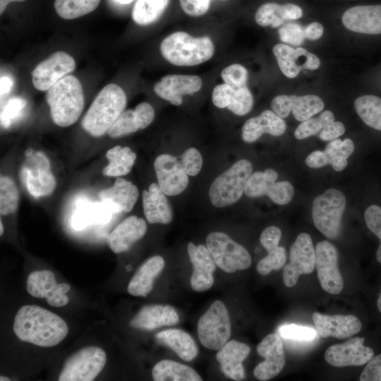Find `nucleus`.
<instances>
[{
	"label": "nucleus",
	"mask_w": 381,
	"mask_h": 381,
	"mask_svg": "<svg viewBox=\"0 0 381 381\" xmlns=\"http://www.w3.org/2000/svg\"><path fill=\"white\" fill-rule=\"evenodd\" d=\"M13 329L20 340L43 347L57 345L68 332L60 316L36 305H25L18 310Z\"/></svg>",
	"instance_id": "1"
},
{
	"label": "nucleus",
	"mask_w": 381,
	"mask_h": 381,
	"mask_svg": "<svg viewBox=\"0 0 381 381\" xmlns=\"http://www.w3.org/2000/svg\"><path fill=\"white\" fill-rule=\"evenodd\" d=\"M19 193L13 180L7 176H1L0 179V213L8 215L14 213L18 209Z\"/></svg>",
	"instance_id": "41"
},
{
	"label": "nucleus",
	"mask_w": 381,
	"mask_h": 381,
	"mask_svg": "<svg viewBox=\"0 0 381 381\" xmlns=\"http://www.w3.org/2000/svg\"><path fill=\"white\" fill-rule=\"evenodd\" d=\"M178 158L182 168L188 175L196 176L200 171L202 158L197 149L190 147Z\"/></svg>",
	"instance_id": "49"
},
{
	"label": "nucleus",
	"mask_w": 381,
	"mask_h": 381,
	"mask_svg": "<svg viewBox=\"0 0 381 381\" xmlns=\"http://www.w3.org/2000/svg\"><path fill=\"white\" fill-rule=\"evenodd\" d=\"M108 164L103 169L106 176L118 177L128 174L136 159V154L127 146H114L109 149L105 155Z\"/></svg>",
	"instance_id": "36"
},
{
	"label": "nucleus",
	"mask_w": 381,
	"mask_h": 381,
	"mask_svg": "<svg viewBox=\"0 0 381 381\" xmlns=\"http://www.w3.org/2000/svg\"><path fill=\"white\" fill-rule=\"evenodd\" d=\"M278 332L281 337L296 341H310L315 339L318 334L313 328L294 324L283 325Z\"/></svg>",
	"instance_id": "46"
},
{
	"label": "nucleus",
	"mask_w": 381,
	"mask_h": 381,
	"mask_svg": "<svg viewBox=\"0 0 381 381\" xmlns=\"http://www.w3.org/2000/svg\"><path fill=\"white\" fill-rule=\"evenodd\" d=\"M282 42L299 46L303 44L306 37L304 28L296 23H289L282 25L278 31Z\"/></svg>",
	"instance_id": "50"
},
{
	"label": "nucleus",
	"mask_w": 381,
	"mask_h": 381,
	"mask_svg": "<svg viewBox=\"0 0 381 381\" xmlns=\"http://www.w3.org/2000/svg\"><path fill=\"white\" fill-rule=\"evenodd\" d=\"M324 107L325 103L322 98L315 95H280L274 97L271 102V108L278 116L286 118L292 111L294 118L299 121L311 118Z\"/></svg>",
	"instance_id": "16"
},
{
	"label": "nucleus",
	"mask_w": 381,
	"mask_h": 381,
	"mask_svg": "<svg viewBox=\"0 0 381 381\" xmlns=\"http://www.w3.org/2000/svg\"><path fill=\"white\" fill-rule=\"evenodd\" d=\"M377 308L379 311L381 313V289H380V293L377 301Z\"/></svg>",
	"instance_id": "61"
},
{
	"label": "nucleus",
	"mask_w": 381,
	"mask_h": 381,
	"mask_svg": "<svg viewBox=\"0 0 381 381\" xmlns=\"http://www.w3.org/2000/svg\"><path fill=\"white\" fill-rule=\"evenodd\" d=\"M0 380L1 381H10L11 380L8 377H4V376H1L0 377Z\"/></svg>",
	"instance_id": "63"
},
{
	"label": "nucleus",
	"mask_w": 381,
	"mask_h": 381,
	"mask_svg": "<svg viewBox=\"0 0 381 381\" xmlns=\"http://www.w3.org/2000/svg\"><path fill=\"white\" fill-rule=\"evenodd\" d=\"M152 106L147 102L138 104L134 109L124 110L108 131L112 138L122 137L150 126L155 119Z\"/></svg>",
	"instance_id": "25"
},
{
	"label": "nucleus",
	"mask_w": 381,
	"mask_h": 381,
	"mask_svg": "<svg viewBox=\"0 0 381 381\" xmlns=\"http://www.w3.org/2000/svg\"><path fill=\"white\" fill-rule=\"evenodd\" d=\"M154 168L157 183L167 195H177L188 186V175L178 157L168 154L160 155L155 160Z\"/></svg>",
	"instance_id": "18"
},
{
	"label": "nucleus",
	"mask_w": 381,
	"mask_h": 381,
	"mask_svg": "<svg viewBox=\"0 0 381 381\" xmlns=\"http://www.w3.org/2000/svg\"><path fill=\"white\" fill-rule=\"evenodd\" d=\"M206 246L216 265L227 273L249 268L252 259L248 251L241 245L221 231L209 234L206 238Z\"/></svg>",
	"instance_id": "7"
},
{
	"label": "nucleus",
	"mask_w": 381,
	"mask_h": 381,
	"mask_svg": "<svg viewBox=\"0 0 381 381\" xmlns=\"http://www.w3.org/2000/svg\"><path fill=\"white\" fill-rule=\"evenodd\" d=\"M179 320V315L172 306L150 305L143 307L130 324L137 329L152 330L163 326L174 325Z\"/></svg>",
	"instance_id": "29"
},
{
	"label": "nucleus",
	"mask_w": 381,
	"mask_h": 381,
	"mask_svg": "<svg viewBox=\"0 0 381 381\" xmlns=\"http://www.w3.org/2000/svg\"><path fill=\"white\" fill-rule=\"evenodd\" d=\"M354 143L349 139L346 138L344 140L336 138L330 140L326 145L324 151L331 159L335 157H342L348 159L354 151Z\"/></svg>",
	"instance_id": "51"
},
{
	"label": "nucleus",
	"mask_w": 381,
	"mask_h": 381,
	"mask_svg": "<svg viewBox=\"0 0 381 381\" xmlns=\"http://www.w3.org/2000/svg\"><path fill=\"white\" fill-rule=\"evenodd\" d=\"M212 101L215 107L226 108L237 116L246 115L253 107V97L248 86L234 88L224 83L214 87Z\"/></svg>",
	"instance_id": "24"
},
{
	"label": "nucleus",
	"mask_w": 381,
	"mask_h": 381,
	"mask_svg": "<svg viewBox=\"0 0 381 381\" xmlns=\"http://www.w3.org/2000/svg\"><path fill=\"white\" fill-rule=\"evenodd\" d=\"M324 28L322 24L318 22H313L304 28L306 38L310 40H315L322 37Z\"/></svg>",
	"instance_id": "57"
},
{
	"label": "nucleus",
	"mask_w": 381,
	"mask_h": 381,
	"mask_svg": "<svg viewBox=\"0 0 381 381\" xmlns=\"http://www.w3.org/2000/svg\"><path fill=\"white\" fill-rule=\"evenodd\" d=\"M302 16V8L296 4L265 3L257 9L255 20L261 27L277 28L286 20H296Z\"/></svg>",
	"instance_id": "32"
},
{
	"label": "nucleus",
	"mask_w": 381,
	"mask_h": 381,
	"mask_svg": "<svg viewBox=\"0 0 381 381\" xmlns=\"http://www.w3.org/2000/svg\"><path fill=\"white\" fill-rule=\"evenodd\" d=\"M127 98L123 90L116 84L104 87L95 98L81 125L83 128L94 137L107 133L119 116L124 111Z\"/></svg>",
	"instance_id": "2"
},
{
	"label": "nucleus",
	"mask_w": 381,
	"mask_h": 381,
	"mask_svg": "<svg viewBox=\"0 0 381 381\" xmlns=\"http://www.w3.org/2000/svg\"><path fill=\"white\" fill-rule=\"evenodd\" d=\"M138 197L137 186L123 178H117L111 187L99 193V198L102 202L109 205L116 212H130Z\"/></svg>",
	"instance_id": "30"
},
{
	"label": "nucleus",
	"mask_w": 381,
	"mask_h": 381,
	"mask_svg": "<svg viewBox=\"0 0 381 381\" xmlns=\"http://www.w3.org/2000/svg\"><path fill=\"white\" fill-rule=\"evenodd\" d=\"M146 231L147 224L143 219L130 216L108 235L107 243L114 253H123L142 238Z\"/></svg>",
	"instance_id": "26"
},
{
	"label": "nucleus",
	"mask_w": 381,
	"mask_h": 381,
	"mask_svg": "<svg viewBox=\"0 0 381 381\" xmlns=\"http://www.w3.org/2000/svg\"><path fill=\"white\" fill-rule=\"evenodd\" d=\"M164 260L159 255L147 259L138 270L128 285V292L135 296H146L152 289L154 280L162 271Z\"/></svg>",
	"instance_id": "33"
},
{
	"label": "nucleus",
	"mask_w": 381,
	"mask_h": 381,
	"mask_svg": "<svg viewBox=\"0 0 381 381\" xmlns=\"http://www.w3.org/2000/svg\"><path fill=\"white\" fill-rule=\"evenodd\" d=\"M344 132V124L340 121H334L325 126L318 133V136L323 141H330L338 138Z\"/></svg>",
	"instance_id": "55"
},
{
	"label": "nucleus",
	"mask_w": 381,
	"mask_h": 381,
	"mask_svg": "<svg viewBox=\"0 0 381 381\" xmlns=\"http://www.w3.org/2000/svg\"><path fill=\"white\" fill-rule=\"evenodd\" d=\"M46 101L52 121L61 127L73 124L80 117L85 100L79 80L67 75L47 90Z\"/></svg>",
	"instance_id": "3"
},
{
	"label": "nucleus",
	"mask_w": 381,
	"mask_h": 381,
	"mask_svg": "<svg viewBox=\"0 0 381 381\" xmlns=\"http://www.w3.org/2000/svg\"><path fill=\"white\" fill-rule=\"evenodd\" d=\"M282 237L281 229L276 226H270L263 230L260 241L262 246L267 248L278 246Z\"/></svg>",
	"instance_id": "54"
},
{
	"label": "nucleus",
	"mask_w": 381,
	"mask_h": 381,
	"mask_svg": "<svg viewBox=\"0 0 381 381\" xmlns=\"http://www.w3.org/2000/svg\"><path fill=\"white\" fill-rule=\"evenodd\" d=\"M162 56L178 66H193L210 59L214 45L208 36L194 37L186 32L177 31L167 36L159 47Z\"/></svg>",
	"instance_id": "4"
},
{
	"label": "nucleus",
	"mask_w": 381,
	"mask_h": 381,
	"mask_svg": "<svg viewBox=\"0 0 381 381\" xmlns=\"http://www.w3.org/2000/svg\"><path fill=\"white\" fill-rule=\"evenodd\" d=\"M182 10L192 17L205 14L210 6V0H179Z\"/></svg>",
	"instance_id": "52"
},
{
	"label": "nucleus",
	"mask_w": 381,
	"mask_h": 381,
	"mask_svg": "<svg viewBox=\"0 0 381 381\" xmlns=\"http://www.w3.org/2000/svg\"><path fill=\"white\" fill-rule=\"evenodd\" d=\"M75 67L74 59L68 54L59 51L40 62L32 71L34 87L47 91L60 79L68 75Z\"/></svg>",
	"instance_id": "13"
},
{
	"label": "nucleus",
	"mask_w": 381,
	"mask_h": 381,
	"mask_svg": "<svg viewBox=\"0 0 381 381\" xmlns=\"http://www.w3.org/2000/svg\"><path fill=\"white\" fill-rule=\"evenodd\" d=\"M312 318L318 334L322 338H349L362 327L360 320L353 315H329L315 312Z\"/></svg>",
	"instance_id": "22"
},
{
	"label": "nucleus",
	"mask_w": 381,
	"mask_h": 381,
	"mask_svg": "<svg viewBox=\"0 0 381 381\" xmlns=\"http://www.w3.org/2000/svg\"><path fill=\"white\" fill-rule=\"evenodd\" d=\"M305 162L310 168L318 169L330 165V159L324 150H315L306 158Z\"/></svg>",
	"instance_id": "56"
},
{
	"label": "nucleus",
	"mask_w": 381,
	"mask_h": 381,
	"mask_svg": "<svg viewBox=\"0 0 381 381\" xmlns=\"http://www.w3.org/2000/svg\"><path fill=\"white\" fill-rule=\"evenodd\" d=\"M364 219L368 228L380 241L376 252V259L381 265V207L376 205L369 206L365 211Z\"/></svg>",
	"instance_id": "47"
},
{
	"label": "nucleus",
	"mask_w": 381,
	"mask_h": 381,
	"mask_svg": "<svg viewBox=\"0 0 381 381\" xmlns=\"http://www.w3.org/2000/svg\"><path fill=\"white\" fill-rule=\"evenodd\" d=\"M315 250V267L321 287L330 294H339L344 280L338 267L336 247L327 241H322L317 243Z\"/></svg>",
	"instance_id": "12"
},
{
	"label": "nucleus",
	"mask_w": 381,
	"mask_h": 381,
	"mask_svg": "<svg viewBox=\"0 0 381 381\" xmlns=\"http://www.w3.org/2000/svg\"><path fill=\"white\" fill-rule=\"evenodd\" d=\"M253 171V165L242 159L217 176L209 189L211 203L223 207L237 202L244 193L246 183Z\"/></svg>",
	"instance_id": "5"
},
{
	"label": "nucleus",
	"mask_w": 381,
	"mask_h": 381,
	"mask_svg": "<svg viewBox=\"0 0 381 381\" xmlns=\"http://www.w3.org/2000/svg\"><path fill=\"white\" fill-rule=\"evenodd\" d=\"M257 352L265 361L254 369V376L259 380H270L281 373L285 365V353L281 336L267 334L258 345Z\"/></svg>",
	"instance_id": "17"
},
{
	"label": "nucleus",
	"mask_w": 381,
	"mask_h": 381,
	"mask_svg": "<svg viewBox=\"0 0 381 381\" xmlns=\"http://www.w3.org/2000/svg\"><path fill=\"white\" fill-rule=\"evenodd\" d=\"M277 178V172L272 169L255 171L248 178L244 193L249 198H258L267 195L270 188Z\"/></svg>",
	"instance_id": "40"
},
{
	"label": "nucleus",
	"mask_w": 381,
	"mask_h": 381,
	"mask_svg": "<svg viewBox=\"0 0 381 381\" xmlns=\"http://www.w3.org/2000/svg\"><path fill=\"white\" fill-rule=\"evenodd\" d=\"M25 1V0H0V14L1 15L4 12L7 6L11 2H14V1L22 2Z\"/></svg>",
	"instance_id": "59"
},
{
	"label": "nucleus",
	"mask_w": 381,
	"mask_h": 381,
	"mask_svg": "<svg viewBox=\"0 0 381 381\" xmlns=\"http://www.w3.org/2000/svg\"><path fill=\"white\" fill-rule=\"evenodd\" d=\"M188 254L193 267L190 277L192 289L198 292L210 289L214 284L213 273L217 265L207 246L188 243Z\"/></svg>",
	"instance_id": "21"
},
{
	"label": "nucleus",
	"mask_w": 381,
	"mask_h": 381,
	"mask_svg": "<svg viewBox=\"0 0 381 381\" xmlns=\"http://www.w3.org/2000/svg\"><path fill=\"white\" fill-rule=\"evenodd\" d=\"M273 53L283 74L289 78L296 77L301 71L316 70L320 66V59L303 47L294 49L285 44H277Z\"/></svg>",
	"instance_id": "19"
},
{
	"label": "nucleus",
	"mask_w": 381,
	"mask_h": 381,
	"mask_svg": "<svg viewBox=\"0 0 381 381\" xmlns=\"http://www.w3.org/2000/svg\"><path fill=\"white\" fill-rule=\"evenodd\" d=\"M346 203L344 193L335 188H329L315 198L313 221L316 229L325 237L335 239L340 235Z\"/></svg>",
	"instance_id": "6"
},
{
	"label": "nucleus",
	"mask_w": 381,
	"mask_h": 381,
	"mask_svg": "<svg viewBox=\"0 0 381 381\" xmlns=\"http://www.w3.org/2000/svg\"><path fill=\"white\" fill-rule=\"evenodd\" d=\"M250 347L236 340L228 341L216 356L222 373L229 378L241 380L245 377L243 361L248 356Z\"/></svg>",
	"instance_id": "28"
},
{
	"label": "nucleus",
	"mask_w": 381,
	"mask_h": 381,
	"mask_svg": "<svg viewBox=\"0 0 381 381\" xmlns=\"http://www.w3.org/2000/svg\"><path fill=\"white\" fill-rule=\"evenodd\" d=\"M13 85V79L8 75H2L0 78L1 97L7 95Z\"/></svg>",
	"instance_id": "58"
},
{
	"label": "nucleus",
	"mask_w": 381,
	"mask_h": 381,
	"mask_svg": "<svg viewBox=\"0 0 381 381\" xmlns=\"http://www.w3.org/2000/svg\"><path fill=\"white\" fill-rule=\"evenodd\" d=\"M101 0H55L57 14L66 20H73L95 11Z\"/></svg>",
	"instance_id": "39"
},
{
	"label": "nucleus",
	"mask_w": 381,
	"mask_h": 381,
	"mask_svg": "<svg viewBox=\"0 0 381 381\" xmlns=\"http://www.w3.org/2000/svg\"><path fill=\"white\" fill-rule=\"evenodd\" d=\"M348 30L363 34H381V4L356 6L347 9L341 16Z\"/></svg>",
	"instance_id": "23"
},
{
	"label": "nucleus",
	"mask_w": 381,
	"mask_h": 381,
	"mask_svg": "<svg viewBox=\"0 0 381 381\" xmlns=\"http://www.w3.org/2000/svg\"><path fill=\"white\" fill-rule=\"evenodd\" d=\"M286 129V124L283 119L272 110H265L260 115L250 118L244 123L241 137L246 143H253L264 133L280 136Z\"/></svg>",
	"instance_id": "27"
},
{
	"label": "nucleus",
	"mask_w": 381,
	"mask_h": 381,
	"mask_svg": "<svg viewBox=\"0 0 381 381\" xmlns=\"http://www.w3.org/2000/svg\"><path fill=\"white\" fill-rule=\"evenodd\" d=\"M169 0H136L132 19L140 25H147L157 21L166 10Z\"/></svg>",
	"instance_id": "38"
},
{
	"label": "nucleus",
	"mask_w": 381,
	"mask_h": 381,
	"mask_svg": "<svg viewBox=\"0 0 381 381\" xmlns=\"http://www.w3.org/2000/svg\"><path fill=\"white\" fill-rule=\"evenodd\" d=\"M155 381H200L202 380L192 368L171 360L159 361L152 371Z\"/></svg>",
	"instance_id": "35"
},
{
	"label": "nucleus",
	"mask_w": 381,
	"mask_h": 381,
	"mask_svg": "<svg viewBox=\"0 0 381 381\" xmlns=\"http://www.w3.org/2000/svg\"><path fill=\"white\" fill-rule=\"evenodd\" d=\"M364 341L363 337H353L344 343L332 345L325 351V359L337 368L365 365L374 356V351L364 346Z\"/></svg>",
	"instance_id": "15"
},
{
	"label": "nucleus",
	"mask_w": 381,
	"mask_h": 381,
	"mask_svg": "<svg viewBox=\"0 0 381 381\" xmlns=\"http://www.w3.org/2000/svg\"><path fill=\"white\" fill-rule=\"evenodd\" d=\"M202 86V80L198 75L170 74L162 78L153 89L162 99L179 106L183 102V96L198 92Z\"/></svg>",
	"instance_id": "20"
},
{
	"label": "nucleus",
	"mask_w": 381,
	"mask_h": 381,
	"mask_svg": "<svg viewBox=\"0 0 381 381\" xmlns=\"http://www.w3.org/2000/svg\"><path fill=\"white\" fill-rule=\"evenodd\" d=\"M221 78L224 83L231 87H241L247 86L248 73L241 64H233L222 71Z\"/></svg>",
	"instance_id": "43"
},
{
	"label": "nucleus",
	"mask_w": 381,
	"mask_h": 381,
	"mask_svg": "<svg viewBox=\"0 0 381 381\" xmlns=\"http://www.w3.org/2000/svg\"><path fill=\"white\" fill-rule=\"evenodd\" d=\"M22 175L28 193L35 198L50 195L56 186L47 155L28 147L25 152Z\"/></svg>",
	"instance_id": "8"
},
{
	"label": "nucleus",
	"mask_w": 381,
	"mask_h": 381,
	"mask_svg": "<svg viewBox=\"0 0 381 381\" xmlns=\"http://www.w3.org/2000/svg\"><path fill=\"white\" fill-rule=\"evenodd\" d=\"M70 289L66 283L57 284L54 273L47 270L32 272L27 279L28 292L35 298H45L51 306L66 305L68 297L66 294Z\"/></svg>",
	"instance_id": "14"
},
{
	"label": "nucleus",
	"mask_w": 381,
	"mask_h": 381,
	"mask_svg": "<svg viewBox=\"0 0 381 381\" xmlns=\"http://www.w3.org/2000/svg\"><path fill=\"white\" fill-rule=\"evenodd\" d=\"M361 381H381V353L374 356L362 371Z\"/></svg>",
	"instance_id": "53"
},
{
	"label": "nucleus",
	"mask_w": 381,
	"mask_h": 381,
	"mask_svg": "<svg viewBox=\"0 0 381 381\" xmlns=\"http://www.w3.org/2000/svg\"><path fill=\"white\" fill-rule=\"evenodd\" d=\"M26 101L20 97L11 98L1 112V125L8 128L16 120L20 118Z\"/></svg>",
	"instance_id": "44"
},
{
	"label": "nucleus",
	"mask_w": 381,
	"mask_h": 381,
	"mask_svg": "<svg viewBox=\"0 0 381 381\" xmlns=\"http://www.w3.org/2000/svg\"><path fill=\"white\" fill-rule=\"evenodd\" d=\"M294 188L287 181H275L267 193L268 198L275 204L284 205L293 199Z\"/></svg>",
	"instance_id": "45"
},
{
	"label": "nucleus",
	"mask_w": 381,
	"mask_h": 381,
	"mask_svg": "<svg viewBox=\"0 0 381 381\" xmlns=\"http://www.w3.org/2000/svg\"><path fill=\"white\" fill-rule=\"evenodd\" d=\"M354 108L361 120L368 126L381 131V98L365 95L354 102Z\"/></svg>",
	"instance_id": "37"
},
{
	"label": "nucleus",
	"mask_w": 381,
	"mask_h": 381,
	"mask_svg": "<svg viewBox=\"0 0 381 381\" xmlns=\"http://www.w3.org/2000/svg\"><path fill=\"white\" fill-rule=\"evenodd\" d=\"M315 267V250L311 236L301 233L291 245L289 251V262L283 270V282L291 288L296 285L301 274H309Z\"/></svg>",
	"instance_id": "11"
},
{
	"label": "nucleus",
	"mask_w": 381,
	"mask_h": 381,
	"mask_svg": "<svg viewBox=\"0 0 381 381\" xmlns=\"http://www.w3.org/2000/svg\"><path fill=\"white\" fill-rule=\"evenodd\" d=\"M115 2L121 4H128L131 3L133 0H113Z\"/></svg>",
	"instance_id": "60"
},
{
	"label": "nucleus",
	"mask_w": 381,
	"mask_h": 381,
	"mask_svg": "<svg viewBox=\"0 0 381 381\" xmlns=\"http://www.w3.org/2000/svg\"><path fill=\"white\" fill-rule=\"evenodd\" d=\"M157 339L169 346L183 361H191L198 354V349L192 337L179 329H169L159 332Z\"/></svg>",
	"instance_id": "34"
},
{
	"label": "nucleus",
	"mask_w": 381,
	"mask_h": 381,
	"mask_svg": "<svg viewBox=\"0 0 381 381\" xmlns=\"http://www.w3.org/2000/svg\"><path fill=\"white\" fill-rule=\"evenodd\" d=\"M4 233V226H3V223H2V221L1 220L0 222V235L1 236Z\"/></svg>",
	"instance_id": "62"
},
{
	"label": "nucleus",
	"mask_w": 381,
	"mask_h": 381,
	"mask_svg": "<svg viewBox=\"0 0 381 381\" xmlns=\"http://www.w3.org/2000/svg\"><path fill=\"white\" fill-rule=\"evenodd\" d=\"M198 334L201 344L211 350H219L231 337L228 310L221 301H214L198 322Z\"/></svg>",
	"instance_id": "9"
},
{
	"label": "nucleus",
	"mask_w": 381,
	"mask_h": 381,
	"mask_svg": "<svg viewBox=\"0 0 381 381\" xmlns=\"http://www.w3.org/2000/svg\"><path fill=\"white\" fill-rule=\"evenodd\" d=\"M144 214L150 224H167L172 220V210L166 194L158 183H152L142 193Z\"/></svg>",
	"instance_id": "31"
},
{
	"label": "nucleus",
	"mask_w": 381,
	"mask_h": 381,
	"mask_svg": "<svg viewBox=\"0 0 381 381\" xmlns=\"http://www.w3.org/2000/svg\"><path fill=\"white\" fill-rule=\"evenodd\" d=\"M267 255L257 265V271L261 275H267L273 270H279L286 261V251L283 246H276L266 250Z\"/></svg>",
	"instance_id": "42"
},
{
	"label": "nucleus",
	"mask_w": 381,
	"mask_h": 381,
	"mask_svg": "<svg viewBox=\"0 0 381 381\" xmlns=\"http://www.w3.org/2000/svg\"><path fill=\"white\" fill-rule=\"evenodd\" d=\"M107 361L104 350L87 346L71 355L65 362L59 381H92L103 370Z\"/></svg>",
	"instance_id": "10"
},
{
	"label": "nucleus",
	"mask_w": 381,
	"mask_h": 381,
	"mask_svg": "<svg viewBox=\"0 0 381 381\" xmlns=\"http://www.w3.org/2000/svg\"><path fill=\"white\" fill-rule=\"evenodd\" d=\"M328 124L327 121L320 114L316 118H310L302 121L294 131V136L298 140H303L315 135Z\"/></svg>",
	"instance_id": "48"
}]
</instances>
